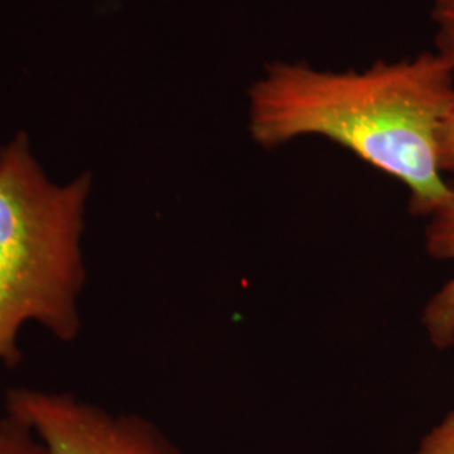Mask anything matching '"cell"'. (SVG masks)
Here are the masks:
<instances>
[{"instance_id": "cell-1", "label": "cell", "mask_w": 454, "mask_h": 454, "mask_svg": "<svg viewBox=\"0 0 454 454\" xmlns=\"http://www.w3.org/2000/svg\"><path fill=\"white\" fill-rule=\"evenodd\" d=\"M453 108V71L434 49L360 71L278 61L247 90V130L262 148L303 137L343 146L399 180L409 211L426 217L450 194L439 133Z\"/></svg>"}, {"instance_id": "cell-2", "label": "cell", "mask_w": 454, "mask_h": 454, "mask_svg": "<svg viewBox=\"0 0 454 454\" xmlns=\"http://www.w3.org/2000/svg\"><path fill=\"white\" fill-rule=\"evenodd\" d=\"M90 192V174L65 185L49 179L26 133L0 148V365L19 364L24 325L65 343L80 335Z\"/></svg>"}, {"instance_id": "cell-3", "label": "cell", "mask_w": 454, "mask_h": 454, "mask_svg": "<svg viewBox=\"0 0 454 454\" xmlns=\"http://www.w3.org/2000/svg\"><path fill=\"white\" fill-rule=\"evenodd\" d=\"M5 414L24 422L46 454H182L152 422L66 392L9 389Z\"/></svg>"}, {"instance_id": "cell-4", "label": "cell", "mask_w": 454, "mask_h": 454, "mask_svg": "<svg viewBox=\"0 0 454 454\" xmlns=\"http://www.w3.org/2000/svg\"><path fill=\"white\" fill-rule=\"evenodd\" d=\"M424 219L426 251L433 260L453 264V275L429 298L422 311V325L429 340L444 350L454 345V182H450L446 199Z\"/></svg>"}, {"instance_id": "cell-5", "label": "cell", "mask_w": 454, "mask_h": 454, "mask_svg": "<svg viewBox=\"0 0 454 454\" xmlns=\"http://www.w3.org/2000/svg\"><path fill=\"white\" fill-rule=\"evenodd\" d=\"M0 454H46L33 431L14 416L0 419Z\"/></svg>"}, {"instance_id": "cell-6", "label": "cell", "mask_w": 454, "mask_h": 454, "mask_svg": "<svg viewBox=\"0 0 454 454\" xmlns=\"http://www.w3.org/2000/svg\"><path fill=\"white\" fill-rule=\"evenodd\" d=\"M431 19L434 26V51L454 74V0H433Z\"/></svg>"}, {"instance_id": "cell-7", "label": "cell", "mask_w": 454, "mask_h": 454, "mask_svg": "<svg viewBox=\"0 0 454 454\" xmlns=\"http://www.w3.org/2000/svg\"><path fill=\"white\" fill-rule=\"evenodd\" d=\"M412 454H454V411L424 434L418 450Z\"/></svg>"}, {"instance_id": "cell-8", "label": "cell", "mask_w": 454, "mask_h": 454, "mask_svg": "<svg viewBox=\"0 0 454 454\" xmlns=\"http://www.w3.org/2000/svg\"><path fill=\"white\" fill-rule=\"evenodd\" d=\"M439 167L444 176L454 174V108L439 133Z\"/></svg>"}]
</instances>
